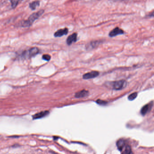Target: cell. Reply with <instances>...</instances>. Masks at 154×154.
Instances as JSON below:
<instances>
[{
	"label": "cell",
	"mask_w": 154,
	"mask_h": 154,
	"mask_svg": "<svg viewBox=\"0 0 154 154\" xmlns=\"http://www.w3.org/2000/svg\"><path fill=\"white\" fill-rule=\"evenodd\" d=\"M22 0H10L11 3V6L13 8H15L18 5Z\"/></svg>",
	"instance_id": "cell-13"
},
{
	"label": "cell",
	"mask_w": 154,
	"mask_h": 154,
	"mask_svg": "<svg viewBox=\"0 0 154 154\" xmlns=\"http://www.w3.org/2000/svg\"><path fill=\"white\" fill-rule=\"evenodd\" d=\"M124 34V32L123 30L121 29L118 27H116L109 32V36L110 37L113 38L114 37H116L117 35H123Z\"/></svg>",
	"instance_id": "cell-4"
},
{
	"label": "cell",
	"mask_w": 154,
	"mask_h": 154,
	"mask_svg": "<svg viewBox=\"0 0 154 154\" xmlns=\"http://www.w3.org/2000/svg\"><path fill=\"white\" fill-rule=\"evenodd\" d=\"M49 111L48 110H45V111H41L40 112L37 113L35 114L33 116V119L34 120H36V119H41L42 118H43L44 117L47 116L49 115Z\"/></svg>",
	"instance_id": "cell-9"
},
{
	"label": "cell",
	"mask_w": 154,
	"mask_h": 154,
	"mask_svg": "<svg viewBox=\"0 0 154 154\" xmlns=\"http://www.w3.org/2000/svg\"><path fill=\"white\" fill-rule=\"evenodd\" d=\"M115 1H125L127 0H114Z\"/></svg>",
	"instance_id": "cell-19"
},
{
	"label": "cell",
	"mask_w": 154,
	"mask_h": 154,
	"mask_svg": "<svg viewBox=\"0 0 154 154\" xmlns=\"http://www.w3.org/2000/svg\"><path fill=\"white\" fill-rule=\"evenodd\" d=\"M112 88L115 90H121L125 88L127 85V82L124 80H121L111 83Z\"/></svg>",
	"instance_id": "cell-3"
},
{
	"label": "cell",
	"mask_w": 154,
	"mask_h": 154,
	"mask_svg": "<svg viewBox=\"0 0 154 154\" xmlns=\"http://www.w3.org/2000/svg\"><path fill=\"white\" fill-rule=\"evenodd\" d=\"M39 52V50L37 47H33L27 50H25L23 51L19 55V57H20L21 59H28L32 57H34L37 55Z\"/></svg>",
	"instance_id": "cell-2"
},
{
	"label": "cell",
	"mask_w": 154,
	"mask_h": 154,
	"mask_svg": "<svg viewBox=\"0 0 154 154\" xmlns=\"http://www.w3.org/2000/svg\"><path fill=\"white\" fill-rule=\"evenodd\" d=\"M44 12V11L43 10H41L37 12L34 13L31 15H30L28 19L21 21L20 24V26L22 27H30L32 25V24L36 20L38 19L43 14Z\"/></svg>",
	"instance_id": "cell-1"
},
{
	"label": "cell",
	"mask_w": 154,
	"mask_h": 154,
	"mask_svg": "<svg viewBox=\"0 0 154 154\" xmlns=\"http://www.w3.org/2000/svg\"><path fill=\"white\" fill-rule=\"evenodd\" d=\"M40 5L39 0H35L29 4V7L32 10H34L36 8Z\"/></svg>",
	"instance_id": "cell-11"
},
{
	"label": "cell",
	"mask_w": 154,
	"mask_h": 154,
	"mask_svg": "<svg viewBox=\"0 0 154 154\" xmlns=\"http://www.w3.org/2000/svg\"><path fill=\"white\" fill-rule=\"evenodd\" d=\"M99 41H92L90 43V46H91V48H94V47H95L96 46H97L99 45Z\"/></svg>",
	"instance_id": "cell-17"
},
{
	"label": "cell",
	"mask_w": 154,
	"mask_h": 154,
	"mask_svg": "<svg viewBox=\"0 0 154 154\" xmlns=\"http://www.w3.org/2000/svg\"><path fill=\"white\" fill-rule=\"evenodd\" d=\"M77 40V33H73V34L68 36L67 39V43L68 45H72L73 42H75Z\"/></svg>",
	"instance_id": "cell-7"
},
{
	"label": "cell",
	"mask_w": 154,
	"mask_h": 154,
	"mask_svg": "<svg viewBox=\"0 0 154 154\" xmlns=\"http://www.w3.org/2000/svg\"><path fill=\"white\" fill-rule=\"evenodd\" d=\"M125 146V142L123 140H119L117 143V146L119 150H122Z\"/></svg>",
	"instance_id": "cell-12"
},
{
	"label": "cell",
	"mask_w": 154,
	"mask_h": 154,
	"mask_svg": "<svg viewBox=\"0 0 154 154\" xmlns=\"http://www.w3.org/2000/svg\"><path fill=\"white\" fill-rule=\"evenodd\" d=\"M137 96V92H134L132 93L131 94H130L128 97V99L130 101H133L134 100H135L136 97Z\"/></svg>",
	"instance_id": "cell-14"
},
{
	"label": "cell",
	"mask_w": 154,
	"mask_h": 154,
	"mask_svg": "<svg viewBox=\"0 0 154 154\" xmlns=\"http://www.w3.org/2000/svg\"><path fill=\"white\" fill-rule=\"evenodd\" d=\"M89 94V91L86 90H83L76 92L75 94V97L77 98L84 97L88 96Z\"/></svg>",
	"instance_id": "cell-10"
},
{
	"label": "cell",
	"mask_w": 154,
	"mask_h": 154,
	"mask_svg": "<svg viewBox=\"0 0 154 154\" xmlns=\"http://www.w3.org/2000/svg\"><path fill=\"white\" fill-rule=\"evenodd\" d=\"M99 74V72L96 71H93L89 73H87L83 76V79H94Z\"/></svg>",
	"instance_id": "cell-6"
},
{
	"label": "cell",
	"mask_w": 154,
	"mask_h": 154,
	"mask_svg": "<svg viewBox=\"0 0 154 154\" xmlns=\"http://www.w3.org/2000/svg\"><path fill=\"white\" fill-rule=\"evenodd\" d=\"M153 102H150L149 104L143 106L141 110V114L142 116H145L147 113L149 112L153 107Z\"/></svg>",
	"instance_id": "cell-5"
},
{
	"label": "cell",
	"mask_w": 154,
	"mask_h": 154,
	"mask_svg": "<svg viewBox=\"0 0 154 154\" xmlns=\"http://www.w3.org/2000/svg\"><path fill=\"white\" fill-rule=\"evenodd\" d=\"M131 149L129 146H127L125 147L124 151L123 152L122 154H131Z\"/></svg>",
	"instance_id": "cell-16"
},
{
	"label": "cell",
	"mask_w": 154,
	"mask_h": 154,
	"mask_svg": "<svg viewBox=\"0 0 154 154\" xmlns=\"http://www.w3.org/2000/svg\"><path fill=\"white\" fill-rule=\"evenodd\" d=\"M42 58L44 60H46V61H49L51 59V56L49 55L45 54V55H43V56Z\"/></svg>",
	"instance_id": "cell-18"
},
{
	"label": "cell",
	"mask_w": 154,
	"mask_h": 154,
	"mask_svg": "<svg viewBox=\"0 0 154 154\" xmlns=\"http://www.w3.org/2000/svg\"><path fill=\"white\" fill-rule=\"evenodd\" d=\"M68 33V28H64L62 29H60L56 31L54 33V36L55 37H61L64 35H67Z\"/></svg>",
	"instance_id": "cell-8"
},
{
	"label": "cell",
	"mask_w": 154,
	"mask_h": 154,
	"mask_svg": "<svg viewBox=\"0 0 154 154\" xmlns=\"http://www.w3.org/2000/svg\"><path fill=\"white\" fill-rule=\"evenodd\" d=\"M96 103L100 105H102V106H105V105H107L108 104V102L105 101L104 100H102L100 99H98L96 101Z\"/></svg>",
	"instance_id": "cell-15"
}]
</instances>
